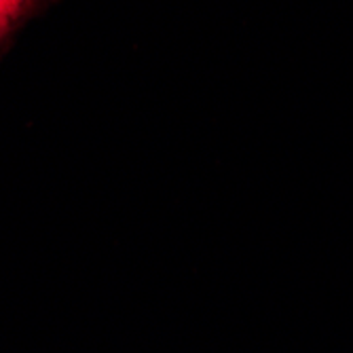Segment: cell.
<instances>
[{
	"label": "cell",
	"mask_w": 353,
	"mask_h": 353,
	"mask_svg": "<svg viewBox=\"0 0 353 353\" xmlns=\"http://www.w3.org/2000/svg\"><path fill=\"white\" fill-rule=\"evenodd\" d=\"M34 0H0V39L15 26V21L32 7Z\"/></svg>",
	"instance_id": "obj_1"
}]
</instances>
